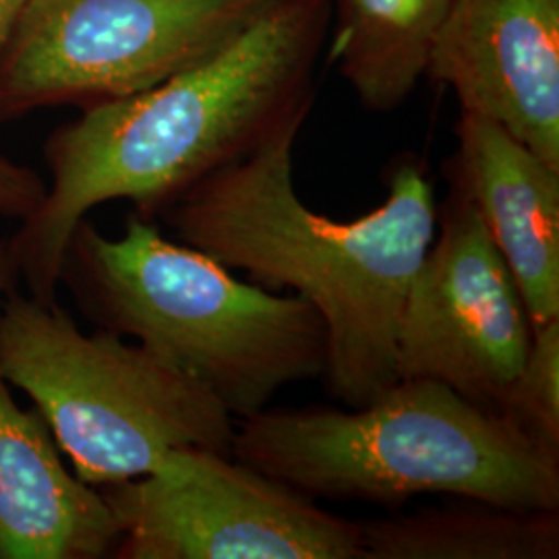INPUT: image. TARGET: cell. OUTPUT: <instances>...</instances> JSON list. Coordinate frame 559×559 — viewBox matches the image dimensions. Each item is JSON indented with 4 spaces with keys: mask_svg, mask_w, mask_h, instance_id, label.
Instances as JSON below:
<instances>
[{
    "mask_svg": "<svg viewBox=\"0 0 559 559\" xmlns=\"http://www.w3.org/2000/svg\"><path fill=\"white\" fill-rule=\"evenodd\" d=\"M438 226L400 313L396 373L438 381L500 415L535 325L477 210L452 180Z\"/></svg>",
    "mask_w": 559,
    "mask_h": 559,
    "instance_id": "cell-8",
    "label": "cell"
},
{
    "mask_svg": "<svg viewBox=\"0 0 559 559\" xmlns=\"http://www.w3.org/2000/svg\"><path fill=\"white\" fill-rule=\"evenodd\" d=\"M17 284L4 237L0 302ZM117 540L100 489L75 477L40 413L21 408L0 373V559L106 558Z\"/></svg>",
    "mask_w": 559,
    "mask_h": 559,
    "instance_id": "cell-10",
    "label": "cell"
},
{
    "mask_svg": "<svg viewBox=\"0 0 559 559\" xmlns=\"http://www.w3.org/2000/svg\"><path fill=\"white\" fill-rule=\"evenodd\" d=\"M330 20L332 0H276L193 67L140 94L87 106L52 131L44 200L7 237L27 295L57 300L67 245L92 210L129 201L156 221L195 182L309 112Z\"/></svg>",
    "mask_w": 559,
    "mask_h": 559,
    "instance_id": "cell-1",
    "label": "cell"
},
{
    "mask_svg": "<svg viewBox=\"0 0 559 559\" xmlns=\"http://www.w3.org/2000/svg\"><path fill=\"white\" fill-rule=\"evenodd\" d=\"M233 456L309 498L559 510V459L431 380H399L353 411L265 408L237 420Z\"/></svg>",
    "mask_w": 559,
    "mask_h": 559,
    "instance_id": "cell-4",
    "label": "cell"
},
{
    "mask_svg": "<svg viewBox=\"0 0 559 559\" xmlns=\"http://www.w3.org/2000/svg\"><path fill=\"white\" fill-rule=\"evenodd\" d=\"M359 524L362 559L559 558V510L462 500Z\"/></svg>",
    "mask_w": 559,
    "mask_h": 559,
    "instance_id": "cell-13",
    "label": "cell"
},
{
    "mask_svg": "<svg viewBox=\"0 0 559 559\" xmlns=\"http://www.w3.org/2000/svg\"><path fill=\"white\" fill-rule=\"evenodd\" d=\"M100 493L119 526V559L365 558L359 522L210 450H173Z\"/></svg>",
    "mask_w": 559,
    "mask_h": 559,
    "instance_id": "cell-7",
    "label": "cell"
},
{
    "mask_svg": "<svg viewBox=\"0 0 559 559\" xmlns=\"http://www.w3.org/2000/svg\"><path fill=\"white\" fill-rule=\"evenodd\" d=\"M276 0H27L0 50V120L140 94L216 52Z\"/></svg>",
    "mask_w": 559,
    "mask_h": 559,
    "instance_id": "cell-6",
    "label": "cell"
},
{
    "mask_svg": "<svg viewBox=\"0 0 559 559\" xmlns=\"http://www.w3.org/2000/svg\"><path fill=\"white\" fill-rule=\"evenodd\" d=\"M44 193L46 180L40 173L0 150V218L25 221L36 212Z\"/></svg>",
    "mask_w": 559,
    "mask_h": 559,
    "instance_id": "cell-15",
    "label": "cell"
},
{
    "mask_svg": "<svg viewBox=\"0 0 559 559\" xmlns=\"http://www.w3.org/2000/svg\"><path fill=\"white\" fill-rule=\"evenodd\" d=\"M0 373L96 489L152 473L173 450L233 456L237 419L207 388L138 342L102 328L85 334L57 300L17 286L0 302Z\"/></svg>",
    "mask_w": 559,
    "mask_h": 559,
    "instance_id": "cell-5",
    "label": "cell"
},
{
    "mask_svg": "<svg viewBox=\"0 0 559 559\" xmlns=\"http://www.w3.org/2000/svg\"><path fill=\"white\" fill-rule=\"evenodd\" d=\"M25 4L27 0H0V50L9 40L11 29L20 17L21 11L25 9Z\"/></svg>",
    "mask_w": 559,
    "mask_h": 559,
    "instance_id": "cell-16",
    "label": "cell"
},
{
    "mask_svg": "<svg viewBox=\"0 0 559 559\" xmlns=\"http://www.w3.org/2000/svg\"><path fill=\"white\" fill-rule=\"evenodd\" d=\"M448 170L519 284L533 325L559 318V168L498 122L462 112Z\"/></svg>",
    "mask_w": 559,
    "mask_h": 559,
    "instance_id": "cell-11",
    "label": "cell"
},
{
    "mask_svg": "<svg viewBox=\"0 0 559 559\" xmlns=\"http://www.w3.org/2000/svg\"><path fill=\"white\" fill-rule=\"evenodd\" d=\"M500 415L531 443L559 459V318L535 325L528 355L501 402Z\"/></svg>",
    "mask_w": 559,
    "mask_h": 559,
    "instance_id": "cell-14",
    "label": "cell"
},
{
    "mask_svg": "<svg viewBox=\"0 0 559 559\" xmlns=\"http://www.w3.org/2000/svg\"><path fill=\"white\" fill-rule=\"evenodd\" d=\"M427 73L559 168V0H454Z\"/></svg>",
    "mask_w": 559,
    "mask_h": 559,
    "instance_id": "cell-9",
    "label": "cell"
},
{
    "mask_svg": "<svg viewBox=\"0 0 559 559\" xmlns=\"http://www.w3.org/2000/svg\"><path fill=\"white\" fill-rule=\"evenodd\" d=\"M59 284L87 320L207 388L237 420L328 371V328L307 300L242 282L140 214L119 237L81 221Z\"/></svg>",
    "mask_w": 559,
    "mask_h": 559,
    "instance_id": "cell-3",
    "label": "cell"
},
{
    "mask_svg": "<svg viewBox=\"0 0 559 559\" xmlns=\"http://www.w3.org/2000/svg\"><path fill=\"white\" fill-rule=\"evenodd\" d=\"M309 112L245 158L195 182L160 212L173 237L267 290L288 288L328 328V385L350 408L399 381L400 313L438 228L433 185L400 164L380 207L336 222L300 200L293 150Z\"/></svg>",
    "mask_w": 559,
    "mask_h": 559,
    "instance_id": "cell-2",
    "label": "cell"
},
{
    "mask_svg": "<svg viewBox=\"0 0 559 559\" xmlns=\"http://www.w3.org/2000/svg\"><path fill=\"white\" fill-rule=\"evenodd\" d=\"M454 0H332L330 62L360 104L399 108L427 73L433 44Z\"/></svg>",
    "mask_w": 559,
    "mask_h": 559,
    "instance_id": "cell-12",
    "label": "cell"
}]
</instances>
